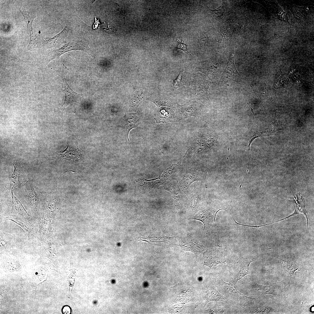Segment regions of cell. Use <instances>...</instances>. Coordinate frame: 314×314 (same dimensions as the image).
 <instances>
[{
  "mask_svg": "<svg viewBox=\"0 0 314 314\" xmlns=\"http://www.w3.org/2000/svg\"><path fill=\"white\" fill-rule=\"evenodd\" d=\"M62 312L63 314H70L72 312L71 308L68 306H64L62 309Z\"/></svg>",
  "mask_w": 314,
  "mask_h": 314,
  "instance_id": "cell-31",
  "label": "cell"
},
{
  "mask_svg": "<svg viewBox=\"0 0 314 314\" xmlns=\"http://www.w3.org/2000/svg\"><path fill=\"white\" fill-rule=\"evenodd\" d=\"M247 104L249 105V106L250 107V108L251 111L253 113V114L254 116H253V120H254V110L251 107V106L249 105V104L248 103H247Z\"/></svg>",
  "mask_w": 314,
  "mask_h": 314,
  "instance_id": "cell-32",
  "label": "cell"
},
{
  "mask_svg": "<svg viewBox=\"0 0 314 314\" xmlns=\"http://www.w3.org/2000/svg\"><path fill=\"white\" fill-rule=\"evenodd\" d=\"M67 30V27L66 26L60 33L55 36L44 39L42 41L44 46L48 49H54L60 46L65 38Z\"/></svg>",
  "mask_w": 314,
  "mask_h": 314,
  "instance_id": "cell-13",
  "label": "cell"
},
{
  "mask_svg": "<svg viewBox=\"0 0 314 314\" xmlns=\"http://www.w3.org/2000/svg\"><path fill=\"white\" fill-rule=\"evenodd\" d=\"M19 10L23 16L24 19L27 24L29 32L30 40L28 44L26 47L27 49L29 50L36 48H41L42 46L40 40L33 35V22L36 15L27 13L26 11L24 10H22L20 9Z\"/></svg>",
  "mask_w": 314,
  "mask_h": 314,
  "instance_id": "cell-8",
  "label": "cell"
},
{
  "mask_svg": "<svg viewBox=\"0 0 314 314\" xmlns=\"http://www.w3.org/2000/svg\"><path fill=\"white\" fill-rule=\"evenodd\" d=\"M177 41L178 42V44L176 48L178 49L184 51H187L191 55V54L188 51V49L187 47V45L186 44L181 42L180 41V40L179 39H178Z\"/></svg>",
  "mask_w": 314,
  "mask_h": 314,
  "instance_id": "cell-29",
  "label": "cell"
},
{
  "mask_svg": "<svg viewBox=\"0 0 314 314\" xmlns=\"http://www.w3.org/2000/svg\"><path fill=\"white\" fill-rule=\"evenodd\" d=\"M208 38L207 33H201L199 38V42L201 46H204L207 42Z\"/></svg>",
  "mask_w": 314,
  "mask_h": 314,
  "instance_id": "cell-27",
  "label": "cell"
},
{
  "mask_svg": "<svg viewBox=\"0 0 314 314\" xmlns=\"http://www.w3.org/2000/svg\"><path fill=\"white\" fill-rule=\"evenodd\" d=\"M227 208L221 202L215 200L189 219L201 221L204 225L203 231H207L213 227L217 226L215 219L217 213L220 210H225Z\"/></svg>",
  "mask_w": 314,
  "mask_h": 314,
  "instance_id": "cell-2",
  "label": "cell"
},
{
  "mask_svg": "<svg viewBox=\"0 0 314 314\" xmlns=\"http://www.w3.org/2000/svg\"><path fill=\"white\" fill-rule=\"evenodd\" d=\"M175 177L177 179L180 188L184 194L187 192L188 187L194 182L201 181L205 183L206 181V173L203 170L199 168H185L176 170Z\"/></svg>",
  "mask_w": 314,
  "mask_h": 314,
  "instance_id": "cell-3",
  "label": "cell"
},
{
  "mask_svg": "<svg viewBox=\"0 0 314 314\" xmlns=\"http://www.w3.org/2000/svg\"><path fill=\"white\" fill-rule=\"evenodd\" d=\"M6 220L13 221L20 226L26 232L29 238H32L35 236V232L28 222L15 220L8 217H6Z\"/></svg>",
  "mask_w": 314,
  "mask_h": 314,
  "instance_id": "cell-21",
  "label": "cell"
},
{
  "mask_svg": "<svg viewBox=\"0 0 314 314\" xmlns=\"http://www.w3.org/2000/svg\"><path fill=\"white\" fill-rule=\"evenodd\" d=\"M27 197L29 206L33 213L39 216L41 210L39 199L33 187L30 188L27 194Z\"/></svg>",
  "mask_w": 314,
  "mask_h": 314,
  "instance_id": "cell-16",
  "label": "cell"
},
{
  "mask_svg": "<svg viewBox=\"0 0 314 314\" xmlns=\"http://www.w3.org/2000/svg\"><path fill=\"white\" fill-rule=\"evenodd\" d=\"M78 270L75 269H72L69 270L67 276V281L69 285V298L71 296L74 284L76 282Z\"/></svg>",
  "mask_w": 314,
  "mask_h": 314,
  "instance_id": "cell-23",
  "label": "cell"
},
{
  "mask_svg": "<svg viewBox=\"0 0 314 314\" xmlns=\"http://www.w3.org/2000/svg\"><path fill=\"white\" fill-rule=\"evenodd\" d=\"M72 50L81 51L87 53L93 58H95V54L90 48L87 42L81 40L70 41L60 48L49 51L46 58V62L47 64L54 59H58L62 63L65 68L67 69V67L59 60L60 57L65 53Z\"/></svg>",
  "mask_w": 314,
  "mask_h": 314,
  "instance_id": "cell-4",
  "label": "cell"
},
{
  "mask_svg": "<svg viewBox=\"0 0 314 314\" xmlns=\"http://www.w3.org/2000/svg\"><path fill=\"white\" fill-rule=\"evenodd\" d=\"M253 285V290L259 294H270L274 295H276V290L273 286L260 285L256 283Z\"/></svg>",
  "mask_w": 314,
  "mask_h": 314,
  "instance_id": "cell-22",
  "label": "cell"
},
{
  "mask_svg": "<svg viewBox=\"0 0 314 314\" xmlns=\"http://www.w3.org/2000/svg\"><path fill=\"white\" fill-rule=\"evenodd\" d=\"M257 258L252 256H243L239 258L231 268L232 281L234 284L238 281L249 274V266L250 263Z\"/></svg>",
  "mask_w": 314,
  "mask_h": 314,
  "instance_id": "cell-5",
  "label": "cell"
},
{
  "mask_svg": "<svg viewBox=\"0 0 314 314\" xmlns=\"http://www.w3.org/2000/svg\"><path fill=\"white\" fill-rule=\"evenodd\" d=\"M67 144L68 145L67 147L65 150L58 152L60 153L61 155L63 157L68 158L69 159H71L72 160L74 159V158L76 159V158H78V157L76 156V155H77L79 153L76 154V153H79L78 151L75 148L70 147L68 142Z\"/></svg>",
  "mask_w": 314,
  "mask_h": 314,
  "instance_id": "cell-25",
  "label": "cell"
},
{
  "mask_svg": "<svg viewBox=\"0 0 314 314\" xmlns=\"http://www.w3.org/2000/svg\"><path fill=\"white\" fill-rule=\"evenodd\" d=\"M224 311L223 308L220 307H217L210 311V313H212L222 314Z\"/></svg>",
  "mask_w": 314,
  "mask_h": 314,
  "instance_id": "cell-30",
  "label": "cell"
},
{
  "mask_svg": "<svg viewBox=\"0 0 314 314\" xmlns=\"http://www.w3.org/2000/svg\"><path fill=\"white\" fill-rule=\"evenodd\" d=\"M221 248L222 247L217 244L215 247L204 253V265L211 268L213 266L223 263L224 260V255L220 251Z\"/></svg>",
  "mask_w": 314,
  "mask_h": 314,
  "instance_id": "cell-10",
  "label": "cell"
},
{
  "mask_svg": "<svg viewBox=\"0 0 314 314\" xmlns=\"http://www.w3.org/2000/svg\"><path fill=\"white\" fill-rule=\"evenodd\" d=\"M164 187L172 194L174 200L175 208L177 210L181 209L184 205V197L177 179L175 177L174 179L170 178L166 183Z\"/></svg>",
  "mask_w": 314,
  "mask_h": 314,
  "instance_id": "cell-6",
  "label": "cell"
},
{
  "mask_svg": "<svg viewBox=\"0 0 314 314\" xmlns=\"http://www.w3.org/2000/svg\"><path fill=\"white\" fill-rule=\"evenodd\" d=\"M185 71V69L184 65L183 63L182 69L181 72L172 82V84L173 86L172 92L181 85V84L183 81V78Z\"/></svg>",
  "mask_w": 314,
  "mask_h": 314,
  "instance_id": "cell-26",
  "label": "cell"
},
{
  "mask_svg": "<svg viewBox=\"0 0 314 314\" xmlns=\"http://www.w3.org/2000/svg\"><path fill=\"white\" fill-rule=\"evenodd\" d=\"M57 74L62 80L64 86L65 99L64 103L60 108L63 113L65 109L68 105L74 102H78L81 99L82 95L76 92L71 88L67 81L63 73L58 72Z\"/></svg>",
  "mask_w": 314,
  "mask_h": 314,
  "instance_id": "cell-7",
  "label": "cell"
},
{
  "mask_svg": "<svg viewBox=\"0 0 314 314\" xmlns=\"http://www.w3.org/2000/svg\"><path fill=\"white\" fill-rule=\"evenodd\" d=\"M13 203L11 212L13 214L17 215L25 220H28L30 218V216L28 213L23 206L13 193V189L10 190Z\"/></svg>",
  "mask_w": 314,
  "mask_h": 314,
  "instance_id": "cell-14",
  "label": "cell"
},
{
  "mask_svg": "<svg viewBox=\"0 0 314 314\" xmlns=\"http://www.w3.org/2000/svg\"><path fill=\"white\" fill-rule=\"evenodd\" d=\"M174 113L170 108L161 107L158 109L156 115V122H165L172 121L174 117Z\"/></svg>",
  "mask_w": 314,
  "mask_h": 314,
  "instance_id": "cell-17",
  "label": "cell"
},
{
  "mask_svg": "<svg viewBox=\"0 0 314 314\" xmlns=\"http://www.w3.org/2000/svg\"><path fill=\"white\" fill-rule=\"evenodd\" d=\"M282 261H283V268L285 271L288 272L290 274V280L295 272L298 270V267L294 262L288 260Z\"/></svg>",
  "mask_w": 314,
  "mask_h": 314,
  "instance_id": "cell-24",
  "label": "cell"
},
{
  "mask_svg": "<svg viewBox=\"0 0 314 314\" xmlns=\"http://www.w3.org/2000/svg\"><path fill=\"white\" fill-rule=\"evenodd\" d=\"M0 249L8 250L13 248L14 246L15 236L0 231Z\"/></svg>",
  "mask_w": 314,
  "mask_h": 314,
  "instance_id": "cell-18",
  "label": "cell"
},
{
  "mask_svg": "<svg viewBox=\"0 0 314 314\" xmlns=\"http://www.w3.org/2000/svg\"><path fill=\"white\" fill-rule=\"evenodd\" d=\"M56 209V203L53 199L48 200L46 203L43 213L44 218L47 220L52 219L54 217Z\"/></svg>",
  "mask_w": 314,
  "mask_h": 314,
  "instance_id": "cell-19",
  "label": "cell"
},
{
  "mask_svg": "<svg viewBox=\"0 0 314 314\" xmlns=\"http://www.w3.org/2000/svg\"><path fill=\"white\" fill-rule=\"evenodd\" d=\"M13 164L14 167L13 172L9 179L10 188V190L16 186L20 185L21 184L20 176L21 172L20 170L16 167L13 160Z\"/></svg>",
  "mask_w": 314,
  "mask_h": 314,
  "instance_id": "cell-20",
  "label": "cell"
},
{
  "mask_svg": "<svg viewBox=\"0 0 314 314\" xmlns=\"http://www.w3.org/2000/svg\"><path fill=\"white\" fill-rule=\"evenodd\" d=\"M179 245L184 251H190L196 255L202 253L206 248L197 240L190 236L181 237L179 239Z\"/></svg>",
  "mask_w": 314,
  "mask_h": 314,
  "instance_id": "cell-9",
  "label": "cell"
},
{
  "mask_svg": "<svg viewBox=\"0 0 314 314\" xmlns=\"http://www.w3.org/2000/svg\"><path fill=\"white\" fill-rule=\"evenodd\" d=\"M203 182L195 184L192 191H187L184 195V206L188 212L194 215L208 205Z\"/></svg>",
  "mask_w": 314,
  "mask_h": 314,
  "instance_id": "cell-1",
  "label": "cell"
},
{
  "mask_svg": "<svg viewBox=\"0 0 314 314\" xmlns=\"http://www.w3.org/2000/svg\"><path fill=\"white\" fill-rule=\"evenodd\" d=\"M220 282L222 284V287H223L224 292H225L226 295H229L233 299L240 301L248 300L251 299L240 292L230 282L227 283L222 279Z\"/></svg>",
  "mask_w": 314,
  "mask_h": 314,
  "instance_id": "cell-12",
  "label": "cell"
},
{
  "mask_svg": "<svg viewBox=\"0 0 314 314\" xmlns=\"http://www.w3.org/2000/svg\"><path fill=\"white\" fill-rule=\"evenodd\" d=\"M194 84L195 95L199 97H208V89L209 86V82L204 78L197 76Z\"/></svg>",
  "mask_w": 314,
  "mask_h": 314,
  "instance_id": "cell-15",
  "label": "cell"
},
{
  "mask_svg": "<svg viewBox=\"0 0 314 314\" xmlns=\"http://www.w3.org/2000/svg\"><path fill=\"white\" fill-rule=\"evenodd\" d=\"M222 79L225 82L229 81L240 82L242 78L238 72L234 63L233 51H231L226 67L223 73Z\"/></svg>",
  "mask_w": 314,
  "mask_h": 314,
  "instance_id": "cell-11",
  "label": "cell"
},
{
  "mask_svg": "<svg viewBox=\"0 0 314 314\" xmlns=\"http://www.w3.org/2000/svg\"><path fill=\"white\" fill-rule=\"evenodd\" d=\"M279 10V19L280 18V19H281L282 17H283L284 21L289 23L288 20V17L287 16L286 14L283 10H282L281 8L278 6Z\"/></svg>",
  "mask_w": 314,
  "mask_h": 314,
  "instance_id": "cell-28",
  "label": "cell"
}]
</instances>
